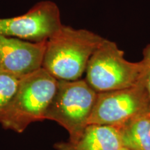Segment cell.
I'll return each mask as SVG.
<instances>
[{"instance_id": "obj_1", "label": "cell", "mask_w": 150, "mask_h": 150, "mask_svg": "<svg viewBox=\"0 0 150 150\" xmlns=\"http://www.w3.org/2000/svg\"><path fill=\"white\" fill-rule=\"evenodd\" d=\"M104 40L93 31L63 24L47 40L42 67L59 81L80 79Z\"/></svg>"}, {"instance_id": "obj_2", "label": "cell", "mask_w": 150, "mask_h": 150, "mask_svg": "<svg viewBox=\"0 0 150 150\" xmlns=\"http://www.w3.org/2000/svg\"><path fill=\"white\" fill-rule=\"evenodd\" d=\"M58 83L59 80L42 67L20 79L0 125L4 129L21 134L31 124L45 120Z\"/></svg>"}, {"instance_id": "obj_3", "label": "cell", "mask_w": 150, "mask_h": 150, "mask_svg": "<svg viewBox=\"0 0 150 150\" xmlns=\"http://www.w3.org/2000/svg\"><path fill=\"white\" fill-rule=\"evenodd\" d=\"M143 68L142 60L127 61L115 42L104 38L88 63L85 80L97 93L117 91L135 85Z\"/></svg>"}, {"instance_id": "obj_4", "label": "cell", "mask_w": 150, "mask_h": 150, "mask_svg": "<svg viewBox=\"0 0 150 150\" xmlns=\"http://www.w3.org/2000/svg\"><path fill=\"white\" fill-rule=\"evenodd\" d=\"M97 93L85 79L59 81L45 120L57 122L67 131L70 141H74L88 125Z\"/></svg>"}, {"instance_id": "obj_5", "label": "cell", "mask_w": 150, "mask_h": 150, "mask_svg": "<svg viewBox=\"0 0 150 150\" xmlns=\"http://www.w3.org/2000/svg\"><path fill=\"white\" fill-rule=\"evenodd\" d=\"M148 113L150 97L142 72L139 81L131 87L97 93L88 125L119 128Z\"/></svg>"}, {"instance_id": "obj_6", "label": "cell", "mask_w": 150, "mask_h": 150, "mask_svg": "<svg viewBox=\"0 0 150 150\" xmlns=\"http://www.w3.org/2000/svg\"><path fill=\"white\" fill-rule=\"evenodd\" d=\"M63 25L55 3L42 1L22 16L0 18V35L31 42L47 40Z\"/></svg>"}, {"instance_id": "obj_7", "label": "cell", "mask_w": 150, "mask_h": 150, "mask_svg": "<svg viewBox=\"0 0 150 150\" xmlns=\"http://www.w3.org/2000/svg\"><path fill=\"white\" fill-rule=\"evenodd\" d=\"M46 44L0 35V73L20 79L40 69Z\"/></svg>"}, {"instance_id": "obj_8", "label": "cell", "mask_w": 150, "mask_h": 150, "mask_svg": "<svg viewBox=\"0 0 150 150\" xmlns=\"http://www.w3.org/2000/svg\"><path fill=\"white\" fill-rule=\"evenodd\" d=\"M56 150H122L119 131L113 127L88 125L74 141L54 144Z\"/></svg>"}, {"instance_id": "obj_9", "label": "cell", "mask_w": 150, "mask_h": 150, "mask_svg": "<svg viewBox=\"0 0 150 150\" xmlns=\"http://www.w3.org/2000/svg\"><path fill=\"white\" fill-rule=\"evenodd\" d=\"M122 146L127 150H150V113L119 128Z\"/></svg>"}, {"instance_id": "obj_10", "label": "cell", "mask_w": 150, "mask_h": 150, "mask_svg": "<svg viewBox=\"0 0 150 150\" xmlns=\"http://www.w3.org/2000/svg\"><path fill=\"white\" fill-rule=\"evenodd\" d=\"M18 83V79L0 73V122L16 93Z\"/></svg>"}, {"instance_id": "obj_11", "label": "cell", "mask_w": 150, "mask_h": 150, "mask_svg": "<svg viewBox=\"0 0 150 150\" xmlns=\"http://www.w3.org/2000/svg\"><path fill=\"white\" fill-rule=\"evenodd\" d=\"M142 60L144 63L143 74L145 86L150 97V43L144 48Z\"/></svg>"}, {"instance_id": "obj_12", "label": "cell", "mask_w": 150, "mask_h": 150, "mask_svg": "<svg viewBox=\"0 0 150 150\" xmlns=\"http://www.w3.org/2000/svg\"><path fill=\"white\" fill-rule=\"evenodd\" d=\"M122 150H127V149H124V148H122Z\"/></svg>"}]
</instances>
